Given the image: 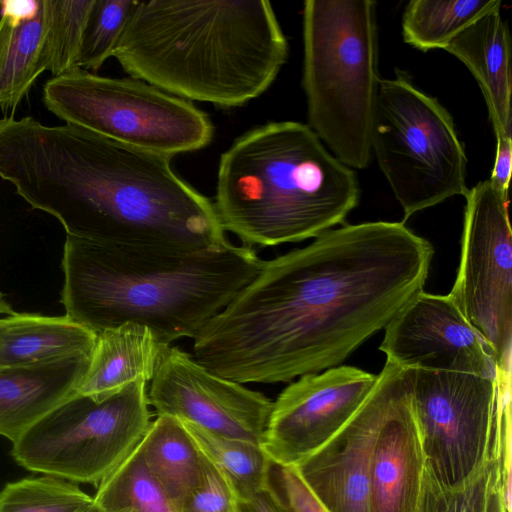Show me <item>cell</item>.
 I'll list each match as a JSON object with an SVG mask.
<instances>
[{
	"label": "cell",
	"mask_w": 512,
	"mask_h": 512,
	"mask_svg": "<svg viewBox=\"0 0 512 512\" xmlns=\"http://www.w3.org/2000/svg\"><path fill=\"white\" fill-rule=\"evenodd\" d=\"M82 512H104V511L101 509V507L98 504L93 502L89 507H87Z\"/></svg>",
	"instance_id": "d590c367"
},
{
	"label": "cell",
	"mask_w": 512,
	"mask_h": 512,
	"mask_svg": "<svg viewBox=\"0 0 512 512\" xmlns=\"http://www.w3.org/2000/svg\"><path fill=\"white\" fill-rule=\"evenodd\" d=\"M94 502L104 512H179L137 448L98 485Z\"/></svg>",
	"instance_id": "d4e9b609"
},
{
	"label": "cell",
	"mask_w": 512,
	"mask_h": 512,
	"mask_svg": "<svg viewBox=\"0 0 512 512\" xmlns=\"http://www.w3.org/2000/svg\"><path fill=\"white\" fill-rule=\"evenodd\" d=\"M135 0H94L77 67L96 73L113 56Z\"/></svg>",
	"instance_id": "f1b7e54d"
},
{
	"label": "cell",
	"mask_w": 512,
	"mask_h": 512,
	"mask_svg": "<svg viewBox=\"0 0 512 512\" xmlns=\"http://www.w3.org/2000/svg\"><path fill=\"white\" fill-rule=\"evenodd\" d=\"M91 354L0 368V435L16 442L31 426L77 393Z\"/></svg>",
	"instance_id": "e0dca14e"
},
{
	"label": "cell",
	"mask_w": 512,
	"mask_h": 512,
	"mask_svg": "<svg viewBox=\"0 0 512 512\" xmlns=\"http://www.w3.org/2000/svg\"><path fill=\"white\" fill-rule=\"evenodd\" d=\"M512 168V137H496V155L488 179L496 188L508 192Z\"/></svg>",
	"instance_id": "1f68e13d"
},
{
	"label": "cell",
	"mask_w": 512,
	"mask_h": 512,
	"mask_svg": "<svg viewBox=\"0 0 512 512\" xmlns=\"http://www.w3.org/2000/svg\"><path fill=\"white\" fill-rule=\"evenodd\" d=\"M413 369L386 361L351 418L319 449L294 465L329 512H371L370 472L380 433L410 388Z\"/></svg>",
	"instance_id": "7c38bea8"
},
{
	"label": "cell",
	"mask_w": 512,
	"mask_h": 512,
	"mask_svg": "<svg viewBox=\"0 0 512 512\" xmlns=\"http://www.w3.org/2000/svg\"><path fill=\"white\" fill-rule=\"evenodd\" d=\"M43 56L53 77L77 67L86 23L94 0H42Z\"/></svg>",
	"instance_id": "484cf974"
},
{
	"label": "cell",
	"mask_w": 512,
	"mask_h": 512,
	"mask_svg": "<svg viewBox=\"0 0 512 512\" xmlns=\"http://www.w3.org/2000/svg\"><path fill=\"white\" fill-rule=\"evenodd\" d=\"M42 0H0V108L14 110L46 70Z\"/></svg>",
	"instance_id": "ffe728a7"
},
{
	"label": "cell",
	"mask_w": 512,
	"mask_h": 512,
	"mask_svg": "<svg viewBox=\"0 0 512 512\" xmlns=\"http://www.w3.org/2000/svg\"><path fill=\"white\" fill-rule=\"evenodd\" d=\"M461 255L448 294L487 344L497 371L511 373L512 242L508 192L489 180L465 195Z\"/></svg>",
	"instance_id": "30bf717a"
},
{
	"label": "cell",
	"mask_w": 512,
	"mask_h": 512,
	"mask_svg": "<svg viewBox=\"0 0 512 512\" xmlns=\"http://www.w3.org/2000/svg\"><path fill=\"white\" fill-rule=\"evenodd\" d=\"M96 333L66 315L18 313L0 318V368L91 354Z\"/></svg>",
	"instance_id": "44dd1931"
},
{
	"label": "cell",
	"mask_w": 512,
	"mask_h": 512,
	"mask_svg": "<svg viewBox=\"0 0 512 512\" xmlns=\"http://www.w3.org/2000/svg\"><path fill=\"white\" fill-rule=\"evenodd\" d=\"M443 49L463 62L477 81L495 137H512L511 38L500 8L475 20Z\"/></svg>",
	"instance_id": "ac0fdd59"
},
{
	"label": "cell",
	"mask_w": 512,
	"mask_h": 512,
	"mask_svg": "<svg viewBox=\"0 0 512 512\" xmlns=\"http://www.w3.org/2000/svg\"><path fill=\"white\" fill-rule=\"evenodd\" d=\"M182 423L203 456L227 478L240 501L266 489L271 460L261 443L218 436Z\"/></svg>",
	"instance_id": "cb8c5ba5"
},
{
	"label": "cell",
	"mask_w": 512,
	"mask_h": 512,
	"mask_svg": "<svg viewBox=\"0 0 512 512\" xmlns=\"http://www.w3.org/2000/svg\"><path fill=\"white\" fill-rule=\"evenodd\" d=\"M359 197L354 170L308 124L280 121L222 153L213 204L223 230L256 249L316 238L343 224Z\"/></svg>",
	"instance_id": "5b68a950"
},
{
	"label": "cell",
	"mask_w": 512,
	"mask_h": 512,
	"mask_svg": "<svg viewBox=\"0 0 512 512\" xmlns=\"http://www.w3.org/2000/svg\"><path fill=\"white\" fill-rule=\"evenodd\" d=\"M178 511L240 512V500L227 478L206 459L203 481L178 505Z\"/></svg>",
	"instance_id": "4dcf8cb0"
},
{
	"label": "cell",
	"mask_w": 512,
	"mask_h": 512,
	"mask_svg": "<svg viewBox=\"0 0 512 512\" xmlns=\"http://www.w3.org/2000/svg\"><path fill=\"white\" fill-rule=\"evenodd\" d=\"M497 378L413 369L411 403L426 462L445 485L456 486L490 458Z\"/></svg>",
	"instance_id": "8fae6325"
},
{
	"label": "cell",
	"mask_w": 512,
	"mask_h": 512,
	"mask_svg": "<svg viewBox=\"0 0 512 512\" xmlns=\"http://www.w3.org/2000/svg\"><path fill=\"white\" fill-rule=\"evenodd\" d=\"M288 56L269 1H136L113 56L130 77L231 108L263 94Z\"/></svg>",
	"instance_id": "3957f363"
},
{
	"label": "cell",
	"mask_w": 512,
	"mask_h": 512,
	"mask_svg": "<svg viewBox=\"0 0 512 512\" xmlns=\"http://www.w3.org/2000/svg\"><path fill=\"white\" fill-rule=\"evenodd\" d=\"M266 489L285 512H329L294 465L271 461Z\"/></svg>",
	"instance_id": "f546056e"
},
{
	"label": "cell",
	"mask_w": 512,
	"mask_h": 512,
	"mask_svg": "<svg viewBox=\"0 0 512 512\" xmlns=\"http://www.w3.org/2000/svg\"><path fill=\"white\" fill-rule=\"evenodd\" d=\"M240 512H285L270 492L265 489L240 501Z\"/></svg>",
	"instance_id": "d6a6232c"
},
{
	"label": "cell",
	"mask_w": 512,
	"mask_h": 512,
	"mask_svg": "<svg viewBox=\"0 0 512 512\" xmlns=\"http://www.w3.org/2000/svg\"><path fill=\"white\" fill-rule=\"evenodd\" d=\"M171 156L72 124L0 119V178L66 235L109 246L195 252L227 243L213 202Z\"/></svg>",
	"instance_id": "7a4b0ae2"
},
{
	"label": "cell",
	"mask_w": 512,
	"mask_h": 512,
	"mask_svg": "<svg viewBox=\"0 0 512 512\" xmlns=\"http://www.w3.org/2000/svg\"><path fill=\"white\" fill-rule=\"evenodd\" d=\"M303 77L308 126L353 169L371 161L378 40L373 0H307Z\"/></svg>",
	"instance_id": "8992f818"
},
{
	"label": "cell",
	"mask_w": 512,
	"mask_h": 512,
	"mask_svg": "<svg viewBox=\"0 0 512 512\" xmlns=\"http://www.w3.org/2000/svg\"><path fill=\"white\" fill-rule=\"evenodd\" d=\"M256 249L227 243L195 252L119 248L66 235L60 302L95 333L125 323L166 345L198 332L259 273Z\"/></svg>",
	"instance_id": "277c9868"
},
{
	"label": "cell",
	"mask_w": 512,
	"mask_h": 512,
	"mask_svg": "<svg viewBox=\"0 0 512 512\" xmlns=\"http://www.w3.org/2000/svg\"><path fill=\"white\" fill-rule=\"evenodd\" d=\"M93 502L77 483L51 475L9 482L0 491V512H82Z\"/></svg>",
	"instance_id": "83f0119b"
},
{
	"label": "cell",
	"mask_w": 512,
	"mask_h": 512,
	"mask_svg": "<svg viewBox=\"0 0 512 512\" xmlns=\"http://www.w3.org/2000/svg\"><path fill=\"white\" fill-rule=\"evenodd\" d=\"M500 6V0H412L403 12L402 36L424 52L443 49L460 31Z\"/></svg>",
	"instance_id": "603a6c76"
},
{
	"label": "cell",
	"mask_w": 512,
	"mask_h": 512,
	"mask_svg": "<svg viewBox=\"0 0 512 512\" xmlns=\"http://www.w3.org/2000/svg\"><path fill=\"white\" fill-rule=\"evenodd\" d=\"M42 99L65 124L171 157L202 149L213 138L209 116L192 102L132 77L75 67L48 80Z\"/></svg>",
	"instance_id": "ba28073f"
},
{
	"label": "cell",
	"mask_w": 512,
	"mask_h": 512,
	"mask_svg": "<svg viewBox=\"0 0 512 512\" xmlns=\"http://www.w3.org/2000/svg\"><path fill=\"white\" fill-rule=\"evenodd\" d=\"M151 422L146 382L101 399L76 393L31 426L10 454L27 470L98 486L137 448Z\"/></svg>",
	"instance_id": "9c48e42d"
},
{
	"label": "cell",
	"mask_w": 512,
	"mask_h": 512,
	"mask_svg": "<svg viewBox=\"0 0 512 512\" xmlns=\"http://www.w3.org/2000/svg\"><path fill=\"white\" fill-rule=\"evenodd\" d=\"M411 388L412 383L383 426L376 445L370 472L371 512H415L418 503L426 456Z\"/></svg>",
	"instance_id": "2e32d148"
},
{
	"label": "cell",
	"mask_w": 512,
	"mask_h": 512,
	"mask_svg": "<svg viewBox=\"0 0 512 512\" xmlns=\"http://www.w3.org/2000/svg\"><path fill=\"white\" fill-rule=\"evenodd\" d=\"M488 512H508L502 495L501 482L491 495Z\"/></svg>",
	"instance_id": "836d02e7"
},
{
	"label": "cell",
	"mask_w": 512,
	"mask_h": 512,
	"mask_svg": "<svg viewBox=\"0 0 512 512\" xmlns=\"http://www.w3.org/2000/svg\"><path fill=\"white\" fill-rule=\"evenodd\" d=\"M147 395L157 415L261 444L273 404L262 392L215 374L177 346L165 351Z\"/></svg>",
	"instance_id": "4fadbf2b"
},
{
	"label": "cell",
	"mask_w": 512,
	"mask_h": 512,
	"mask_svg": "<svg viewBox=\"0 0 512 512\" xmlns=\"http://www.w3.org/2000/svg\"><path fill=\"white\" fill-rule=\"evenodd\" d=\"M15 313L6 296L0 292V318Z\"/></svg>",
	"instance_id": "e575fe53"
},
{
	"label": "cell",
	"mask_w": 512,
	"mask_h": 512,
	"mask_svg": "<svg viewBox=\"0 0 512 512\" xmlns=\"http://www.w3.org/2000/svg\"><path fill=\"white\" fill-rule=\"evenodd\" d=\"M379 349L406 369L458 372L496 379L491 352L449 295L423 290L384 328Z\"/></svg>",
	"instance_id": "9a60e30c"
},
{
	"label": "cell",
	"mask_w": 512,
	"mask_h": 512,
	"mask_svg": "<svg viewBox=\"0 0 512 512\" xmlns=\"http://www.w3.org/2000/svg\"><path fill=\"white\" fill-rule=\"evenodd\" d=\"M371 150L403 209V223L468 192L467 157L451 114L402 72L379 80Z\"/></svg>",
	"instance_id": "52a82bcc"
},
{
	"label": "cell",
	"mask_w": 512,
	"mask_h": 512,
	"mask_svg": "<svg viewBox=\"0 0 512 512\" xmlns=\"http://www.w3.org/2000/svg\"><path fill=\"white\" fill-rule=\"evenodd\" d=\"M168 347L148 327L135 323L96 333L77 394L101 399L131 383H149Z\"/></svg>",
	"instance_id": "d6986e66"
},
{
	"label": "cell",
	"mask_w": 512,
	"mask_h": 512,
	"mask_svg": "<svg viewBox=\"0 0 512 512\" xmlns=\"http://www.w3.org/2000/svg\"><path fill=\"white\" fill-rule=\"evenodd\" d=\"M501 482V461L490 458L456 486L443 484L426 462L415 512H488L491 495Z\"/></svg>",
	"instance_id": "4316f807"
},
{
	"label": "cell",
	"mask_w": 512,
	"mask_h": 512,
	"mask_svg": "<svg viewBox=\"0 0 512 512\" xmlns=\"http://www.w3.org/2000/svg\"><path fill=\"white\" fill-rule=\"evenodd\" d=\"M434 249L403 222L343 225L262 262L193 338V357L242 384L339 366L425 285Z\"/></svg>",
	"instance_id": "6da1fadb"
},
{
	"label": "cell",
	"mask_w": 512,
	"mask_h": 512,
	"mask_svg": "<svg viewBox=\"0 0 512 512\" xmlns=\"http://www.w3.org/2000/svg\"><path fill=\"white\" fill-rule=\"evenodd\" d=\"M138 448L177 507L204 479L206 459L184 424L173 416L157 415Z\"/></svg>",
	"instance_id": "7402d4cb"
},
{
	"label": "cell",
	"mask_w": 512,
	"mask_h": 512,
	"mask_svg": "<svg viewBox=\"0 0 512 512\" xmlns=\"http://www.w3.org/2000/svg\"><path fill=\"white\" fill-rule=\"evenodd\" d=\"M377 375L339 365L300 376L273 401L262 439L270 460L296 465L327 442L357 411Z\"/></svg>",
	"instance_id": "5bb4252c"
}]
</instances>
